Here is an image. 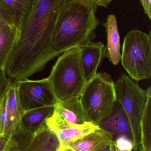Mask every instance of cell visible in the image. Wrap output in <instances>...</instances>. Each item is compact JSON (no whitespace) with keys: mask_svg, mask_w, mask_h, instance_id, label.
Returning <instances> with one entry per match:
<instances>
[{"mask_svg":"<svg viewBox=\"0 0 151 151\" xmlns=\"http://www.w3.org/2000/svg\"><path fill=\"white\" fill-rule=\"evenodd\" d=\"M68 1L31 0L4 66L8 76L18 81L28 79L60 55L53 49V36Z\"/></svg>","mask_w":151,"mask_h":151,"instance_id":"obj_1","label":"cell"},{"mask_svg":"<svg viewBox=\"0 0 151 151\" xmlns=\"http://www.w3.org/2000/svg\"><path fill=\"white\" fill-rule=\"evenodd\" d=\"M98 6L91 0H68L59 16L54 32L53 47L59 54L90 40L100 24Z\"/></svg>","mask_w":151,"mask_h":151,"instance_id":"obj_2","label":"cell"},{"mask_svg":"<svg viewBox=\"0 0 151 151\" xmlns=\"http://www.w3.org/2000/svg\"><path fill=\"white\" fill-rule=\"evenodd\" d=\"M48 78L57 100L67 101L79 97L86 81L79 47L68 50L59 57Z\"/></svg>","mask_w":151,"mask_h":151,"instance_id":"obj_3","label":"cell"},{"mask_svg":"<svg viewBox=\"0 0 151 151\" xmlns=\"http://www.w3.org/2000/svg\"><path fill=\"white\" fill-rule=\"evenodd\" d=\"M79 99L88 121L98 126L111 114L116 100L111 76L106 73H97L86 82Z\"/></svg>","mask_w":151,"mask_h":151,"instance_id":"obj_4","label":"cell"},{"mask_svg":"<svg viewBox=\"0 0 151 151\" xmlns=\"http://www.w3.org/2000/svg\"><path fill=\"white\" fill-rule=\"evenodd\" d=\"M121 65L131 79L139 81L151 75V34L136 29L125 36L121 55Z\"/></svg>","mask_w":151,"mask_h":151,"instance_id":"obj_5","label":"cell"},{"mask_svg":"<svg viewBox=\"0 0 151 151\" xmlns=\"http://www.w3.org/2000/svg\"><path fill=\"white\" fill-rule=\"evenodd\" d=\"M116 100L120 103L128 119L134 151H138L141 142V120L147 100L148 90L122 73L114 83Z\"/></svg>","mask_w":151,"mask_h":151,"instance_id":"obj_6","label":"cell"},{"mask_svg":"<svg viewBox=\"0 0 151 151\" xmlns=\"http://www.w3.org/2000/svg\"><path fill=\"white\" fill-rule=\"evenodd\" d=\"M24 111L41 107L54 106L57 101L48 78L28 79L15 81Z\"/></svg>","mask_w":151,"mask_h":151,"instance_id":"obj_7","label":"cell"},{"mask_svg":"<svg viewBox=\"0 0 151 151\" xmlns=\"http://www.w3.org/2000/svg\"><path fill=\"white\" fill-rule=\"evenodd\" d=\"M45 123L57 138L59 144L57 151L66 150L75 141L100 128L98 125L90 122L82 124L70 123L54 111Z\"/></svg>","mask_w":151,"mask_h":151,"instance_id":"obj_8","label":"cell"},{"mask_svg":"<svg viewBox=\"0 0 151 151\" xmlns=\"http://www.w3.org/2000/svg\"><path fill=\"white\" fill-rule=\"evenodd\" d=\"M105 46L101 42L90 40L79 46V57L83 76L86 82L97 73V70L104 57Z\"/></svg>","mask_w":151,"mask_h":151,"instance_id":"obj_9","label":"cell"},{"mask_svg":"<svg viewBox=\"0 0 151 151\" xmlns=\"http://www.w3.org/2000/svg\"><path fill=\"white\" fill-rule=\"evenodd\" d=\"M6 94V137L10 138L21 128L20 121L25 111L19 99L15 81H10Z\"/></svg>","mask_w":151,"mask_h":151,"instance_id":"obj_10","label":"cell"},{"mask_svg":"<svg viewBox=\"0 0 151 151\" xmlns=\"http://www.w3.org/2000/svg\"><path fill=\"white\" fill-rule=\"evenodd\" d=\"M98 126L118 137L125 135L132 140L131 130L128 119L121 104L116 100L111 114L105 119Z\"/></svg>","mask_w":151,"mask_h":151,"instance_id":"obj_11","label":"cell"},{"mask_svg":"<svg viewBox=\"0 0 151 151\" xmlns=\"http://www.w3.org/2000/svg\"><path fill=\"white\" fill-rule=\"evenodd\" d=\"M111 132L100 128L80 138L71 145L67 150L76 151H101L114 140Z\"/></svg>","mask_w":151,"mask_h":151,"instance_id":"obj_12","label":"cell"},{"mask_svg":"<svg viewBox=\"0 0 151 151\" xmlns=\"http://www.w3.org/2000/svg\"><path fill=\"white\" fill-rule=\"evenodd\" d=\"M105 29L107 43L103 50L104 57L117 65L121 61L120 38L118 30L117 18L113 15H110L103 24Z\"/></svg>","mask_w":151,"mask_h":151,"instance_id":"obj_13","label":"cell"},{"mask_svg":"<svg viewBox=\"0 0 151 151\" xmlns=\"http://www.w3.org/2000/svg\"><path fill=\"white\" fill-rule=\"evenodd\" d=\"M58 141L45 124L26 140L22 151H57Z\"/></svg>","mask_w":151,"mask_h":151,"instance_id":"obj_14","label":"cell"},{"mask_svg":"<svg viewBox=\"0 0 151 151\" xmlns=\"http://www.w3.org/2000/svg\"><path fill=\"white\" fill-rule=\"evenodd\" d=\"M54 107V111L70 123L82 124L89 122L81 104L79 97L67 101L57 100Z\"/></svg>","mask_w":151,"mask_h":151,"instance_id":"obj_15","label":"cell"},{"mask_svg":"<svg viewBox=\"0 0 151 151\" xmlns=\"http://www.w3.org/2000/svg\"><path fill=\"white\" fill-rule=\"evenodd\" d=\"M54 111V106H48L25 112L21 118L20 127L26 131L33 134L45 124V121Z\"/></svg>","mask_w":151,"mask_h":151,"instance_id":"obj_16","label":"cell"},{"mask_svg":"<svg viewBox=\"0 0 151 151\" xmlns=\"http://www.w3.org/2000/svg\"><path fill=\"white\" fill-rule=\"evenodd\" d=\"M141 120V142L138 151H151V87Z\"/></svg>","mask_w":151,"mask_h":151,"instance_id":"obj_17","label":"cell"},{"mask_svg":"<svg viewBox=\"0 0 151 151\" xmlns=\"http://www.w3.org/2000/svg\"><path fill=\"white\" fill-rule=\"evenodd\" d=\"M17 35V29L12 25H5L0 29V69H4Z\"/></svg>","mask_w":151,"mask_h":151,"instance_id":"obj_18","label":"cell"},{"mask_svg":"<svg viewBox=\"0 0 151 151\" xmlns=\"http://www.w3.org/2000/svg\"><path fill=\"white\" fill-rule=\"evenodd\" d=\"M11 14L14 27L17 29L26 15L31 0H2Z\"/></svg>","mask_w":151,"mask_h":151,"instance_id":"obj_19","label":"cell"},{"mask_svg":"<svg viewBox=\"0 0 151 151\" xmlns=\"http://www.w3.org/2000/svg\"><path fill=\"white\" fill-rule=\"evenodd\" d=\"M32 134L21 127L19 130L11 137L5 151H22L25 142Z\"/></svg>","mask_w":151,"mask_h":151,"instance_id":"obj_20","label":"cell"},{"mask_svg":"<svg viewBox=\"0 0 151 151\" xmlns=\"http://www.w3.org/2000/svg\"><path fill=\"white\" fill-rule=\"evenodd\" d=\"M132 140L127 137L121 135L113 140L104 150L101 151H133Z\"/></svg>","mask_w":151,"mask_h":151,"instance_id":"obj_21","label":"cell"},{"mask_svg":"<svg viewBox=\"0 0 151 151\" xmlns=\"http://www.w3.org/2000/svg\"><path fill=\"white\" fill-rule=\"evenodd\" d=\"M6 24L14 26L9 10L2 0H0V29Z\"/></svg>","mask_w":151,"mask_h":151,"instance_id":"obj_22","label":"cell"},{"mask_svg":"<svg viewBox=\"0 0 151 151\" xmlns=\"http://www.w3.org/2000/svg\"><path fill=\"white\" fill-rule=\"evenodd\" d=\"M9 82L4 69H0V99L6 92Z\"/></svg>","mask_w":151,"mask_h":151,"instance_id":"obj_23","label":"cell"},{"mask_svg":"<svg viewBox=\"0 0 151 151\" xmlns=\"http://www.w3.org/2000/svg\"><path fill=\"white\" fill-rule=\"evenodd\" d=\"M10 138L0 136V151L6 150Z\"/></svg>","mask_w":151,"mask_h":151,"instance_id":"obj_24","label":"cell"},{"mask_svg":"<svg viewBox=\"0 0 151 151\" xmlns=\"http://www.w3.org/2000/svg\"><path fill=\"white\" fill-rule=\"evenodd\" d=\"M95 5L101 6L104 8H107L111 2L113 0H91Z\"/></svg>","mask_w":151,"mask_h":151,"instance_id":"obj_25","label":"cell"},{"mask_svg":"<svg viewBox=\"0 0 151 151\" xmlns=\"http://www.w3.org/2000/svg\"><path fill=\"white\" fill-rule=\"evenodd\" d=\"M141 3L142 4H143V0H139Z\"/></svg>","mask_w":151,"mask_h":151,"instance_id":"obj_26","label":"cell"}]
</instances>
